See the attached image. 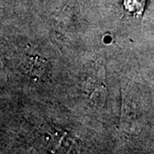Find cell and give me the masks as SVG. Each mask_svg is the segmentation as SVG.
<instances>
[{"instance_id":"6da1fadb","label":"cell","mask_w":154,"mask_h":154,"mask_svg":"<svg viewBox=\"0 0 154 154\" xmlns=\"http://www.w3.org/2000/svg\"><path fill=\"white\" fill-rule=\"evenodd\" d=\"M146 0H123L124 10L135 17L141 16L146 7Z\"/></svg>"}]
</instances>
